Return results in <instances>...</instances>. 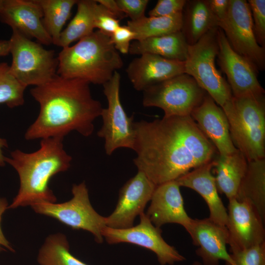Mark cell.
<instances>
[{
  "mask_svg": "<svg viewBox=\"0 0 265 265\" xmlns=\"http://www.w3.org/2000/svg\"><path fill=\"white\" fill-rule=\"evenodd\" d=\"M133 162L156 186L214 160L216 149L190 115L134 122Z\"/></svg>",
  "mask_w": 265,
  "mask_h": 265,
  "instance_id": "1",
  "label": "cell"
},
{
  "mask_svg": "<svg viewBox=\"0 0 265 265\" xmlns=\"http://www.w3.org/2000/svg\"><path fill=\"white\" fill-rule=\"evenodd\" d=\"M40 106L39 113L25 134L27 140L51 137L64 138L72 131L89 136L93 122L103 107L91 93L90 83L57 74L50 81L30 90Z\"/></svg>",
  "mask_w": 265,
  "mask_h": 265,
  "instance_id": "2",
  "label": "cell"
},
{
  "mask_svg": "<svg viewBox=\"0 0 265 265\" xmlns=\"http://www.w3.org/2000/svg\"><path fill=\"white\" fill-rule=\"evenodd\" d=\"M63 138L42 139L35 152L27 153L17 149L5 162L17 172L20 188L8 209L32 206L40 203H55L56 198L50 188L51 179L56 174L67 171L72 157L63 148Z\"/></svg>",
  "mask_w": 265,
  "mask_h": 265,
  "instance_id": "3",
  "label": "cell"
},
{
  "mask_svg": "<svg viewBox=\"0 0 265 265\" xmlns=\"http://www.w3.org/2000/svg\"><path fill=\"white\" fill-rule=\"evenodd\" d=\"M57 57V74L90 84L103 85L123 66L109 36L94 31L73 46L62 48Z\"/></svg>",
  "mask_w": 265,
  "mask_h": 265,
  "instance_id": "4",
  "label": "cell"
},
{
  "mask_svg": "<svg viewBox=\"0 0 265 265\" xmlns=\"http://www.w3.org/2000/svg\"><path fill=\"white\" fill-rule=\"evenodd\" d=\"M235 147L248 161L265 158V95L233 98L222 108Z\"/></svg>",
  "mask_w": 265,
  "mask_h": 265,
  "instance_id": "5",
  "label": "cell"
},
{
  "mask_svg": "<svg viewBox=\"0 0 265 265\" xmlns=\"http://www.w3.org/2000/svg\"><path fill=\"white\" fill-rule=\"evenodd\" d=\"M12 30L8 40L12 56L10 74L26 87L40 86L52 80L57 75L58 65L54 51Z\"/></svg>",
  "mask_w": 265,
  "mask_h": 265,
  "instance_id": "6",
  "label": "cell"
},
{
  "mask_svg": "<svg viewBox=\"0 0 265 265\" xmlns=\"http://www.w3.org/2000/svg\"><path fill=\"white\" fill-rule=\"evenodd\" d=\"M210 30L196 43L188 46L185 61V73L221 108L231 102L233 95L228 82L216 69L215 60L218 52L217 30Z\"/></svg>",
  "mask_w": 265,
  "mask_h": 265,
  "instance_id": "7",
  "label": "cell"
},
{
  "mask_svg": "<svg viewBox=\"0 0 265 265\" xmlns=\"http://www.w3.org/2000/svg\"><path fill=\"white\" fill-rule=\"evenodd\" d=\"M207 93L184 73L155 84L143 91L145 107H157L164 116H189Z\"/></svg>",
  "mask_w": 265,
  "mask_h": 265,
  "instance_id": "8",
  "label": "cell"
},
{
  "mask_svg": "<svg viewBox=\"0 0 265 265\" xmlns=\"http://www.w3.org/2000/svg\"><path fill=\"white\" fill-rule=\"evenodd\" d=\"M72 192L73 197L67 202L40 203L31 207L36 213L55 218L73 229L91 233L97 243H102V232L106 226V217L100 215L91 206L84 182L73 185Z\"/></svg>",
  "mask_w": 265,
  "mask_h": 265,
  "instance_id": "9",
  "label": "cell"
},
{
  "mask_svg": "<svg viewBox=\"0 0 265 265\" xmlns=\"http://www.w3.org/2000/svg\"><path fill=\"white\" fill-rule=\"evenodd\" d=\"M120 74L116 71L103 85L107 107L102 109L103 124L97 134L104 139L105 152L109 156L120 148L133 150L135 143L133 116L127 115L120 99Z\"/></svg>",
  "mask_w": 265,
  "mask_h": 265,
  "instance_id": "10",
  "label": "cell"
},
{
  "mask_svg": "<svg viewBox=\"0 0 265 265\" xmlns=\"http://www.w3.org/2000/svg\"><path fill=\"white\" fill-rule=\"evenodd\" d=\"M232 49L245 58L257 72L265 69V48L257 43L249 4L245 0H229L225 18L218 23Z\"/></svg>",
  "mask_w": 265,
  "mask_h": 265,
  "instance_id": "11",
  "label": "cell"
},
{
  "mask_svg": "<svg viewBox=\"0 0 265 265\" xmlns=\"http://www.w3.org/2000/svg\"><path fill=\"white\" fill-rule=\"evenodd\" d=\"M140 222L135 226L115 229L106 226L102 236L109 244L126 242L136 244L155 253L161 265H172L186 260L185 257L168 244L161 236V230L156 227L144 212L140 215Z\"/></svg>",
  "mask_w": 265,
  "mask_h": 265,
  "instance_id": "12",
  "label": "cell"
},
{
  "mask_svg": "<svg viewBox=\"0 0 265 265\" xmlns=\"http://www.w3.org/2000/svg\"><path fill=\"white\" fill-rule=\"evenodd\" d=\"M265 221L248 202L229 200L228 245L232 258L239 252L265 242Z\"/></svg>",
  "mask_w": 265,
  "mask_h": 265,
  "instance_id": "13",
  "label": "cell"
},
{
  "mask_svg": "<svg viewBox=\"0 0 265 265\" xmlns=\"http://www.w3.org/2000/svg\"><path fill=\"white\" fill-rule=\"evenodd\" d=\"M218 63L227 76L232 95L235 98L265 95L257 71L245 58L231 47L223 31L217 30Z\"/></svg>",
  "mask_w": 265,
  "mask_h": 265,
  "instance_id": "14",
  "label": "cell"
},
{
  "mask_svg": "<svg viewBox=\"0 0 265 265\" xmlns=\"http://www.w3.org/2000/svg\"><path fill=\"white\" fill-rule=\"evenodd\" d=\"M156 186L143 172L138 170L120 189L115 210L106 217V226L115 229L133 226L135 217L143 212Z\"/></svg>",
  "mask_w": 265,
  "mask_h": 265,
  "instance_id": "15",
  "label": "cell"
},
{
  "mask_svg": "<svg viewBox=\"0 0 265 265\" xmlns=\"http://www.w3.org/2000/svg\"><path fill=\"white\" fill-rule=\"evenodd\" d=\"M187 233L192 243L198 247L195 252L201 259L202 265H219L221 260L226 265H238L227 249L228 232L225 226L209 217L192 219Z\"/></svg>",
  "mask_w": 265,
  "mask_h": 265,
  "instance_id": "16",
  "label": "cell"
},
{
  "mask_svg": "<svg viewBox=\"0 0 265 265\" xmlns=\"http://www.w3.org/2000/svg\"><path fill=\"white\" fill-rule=\"evenodd\" d=\"M43 12L37 0H4L0 21L42 45L53 44L42 24Z\"/></svg>",
  "mask_w": 265,
  "mask_h": 265,
  "instance_id": "17",
  "label": "cell"
},
{
  "mask_svg": "<svg viewBox=\"0 0 265 265\" xmlns=\"http://www.w3.org/2000/svg\"><path fill=\"white\" fill-rule=\"evenodd\" d=\"M180 187L176 181L156 186L146 213L156 227L175 223L182 225L187 232L189 230L192 218L185 210Z\"/></svg>",
  "mask_w": 265,
  "mask_h": 265,
  "instance_id": "18",
  "label": "cell"
},
{
  "mask_svg": "<svg viewBox=\"0 0 265 265\" xmlns=\"http://www.w3.org/2000/svg\"><path fill=\"white\" fill-rule=\"evenodd\" d=\"M140 55L132 60L126 70L133 88L137 91H143L155 84L185 73V61L151 53Z\"/></svg>",
  "mask_w": 265,
  "mask_h": 265,
  "instance_id": "19",
  "label": "cell"
},
{
  "mask_svg": "<svg viewBox=\"0 0 265 265\" xmlns=\"http://www.w3.org/2000/svg\"><path fill=\"white\" fill-rule=\"evenodd\" d=\"M190 116L219 156L230 155L238 150L232 142L224 111L208 94Z\"/></svg>",
  "mask_w": 265,
  "mask_h": 265,
  "instance_id": "20",
  "label": "cell"
},
{
  "mask_svg": "<svg viewBox=\"0 0 265 265\" xmlns=\"http://www.w3.org/2000/svg\"><path fill=\"white\" fill-rule=\"evenodd\" d=\"M214 160L191 170L175 181L180 187L190 188L199 193L209 208V218L215 223L226 227L227 211L219 196L215 177L212 174Z\"/></svg>",
  "mask_w": 265,
  "mask_h": 265,
  "instance_id": "21",
  "label": "cell"
},
{
  "mask_svg": "<svg viewBox=\"0 0 265 265\" xmlns=\"http://www.w3.org/2000/svg\"><path fill=\"white\" fill-rule=\"evenodd\" d=\"M188 45L181 30L131 43L129 53L132 55L151 53L164 58L185 61Z\"/></svg>",
  "mask_w": 265,
  "mask_h": 265,
  "instance_id": "22",
  "label": "cell"
},
{
  "mask_svg": "<svg viewBox=\"0 0 265 265\" xmlns=\"http://www.w3.org/2000/svg\"><path fill=\"white\" fill-rule=\"evenodd\" d=\"M181 31L188 45L196 43L210 30L218 27V22L207 0H186L182 11Z\"/></svg>",
  "mask_w": 265,
  "mask_h": 265,
  "instance_id": "23",
  "label": "cell"
},
{
  "mask_svg": "<svg viewBox=\"0 0 265 265\" xmlns=\"http://www.w3.org/2000/svg\"><path fill=\"white\" fill-rule=\"evenodd\" d=\"M248 161L238 151L215 159L213 168L218 192L228 200L236 198L240 182L246 172Z\"/></svg>",
  "mask_w": 265,
  "mask_h": 265,
  "instance_id": "24",
  "label": "cell"
},
{
  "mask_svg": "<svg viewBox=\"0 0 265 265\" xmlns=\"http://www.w3.org/2000/svg\"><path fill=\"white\" fill-rule=\"evenodd\" d=\"M236 199L250 203L265 221V159L248 161Z\"/></svg>",
  "mask_w": 265,
  "mask_h": 265,
  "instance_id": "25",
  "label": "cell"
},
{
  "mask_svg": "<svg viewBox=\"0 0 265 265\" xmlns=\"http://www.w3.org/2000/svg\"><path fill=\"white\" fill-rule=\"evenodd\" d=\"M96 0H80L77 3V10L67 27L62 31L58 47L70 46L94 31L95 28L94 7Z\"/></svg>",
  "mask_w": 265,
  "mask_h": 265,
  "instance_id": "26",
  "label": "cell"
},
{
  "mask_svg": "<svg viewBox=\"0 0 265 265\" xmlns=\"http://www.w3.org/2000/svg\"><path fill=\"white\" fill-rule=\"evenodd\" d=\"M182 12L161 17H144L137 21L129 20L127 26L134 33V40L165 35L181 30Z\"/></svg>",
  "mask_w": 265,
  "mask_h": 265,
  "instance_id": "27",
  "label": "cell"
},
{
  "mask_svg": "<svg viewBox=\"0 0 265 265\" xmlns=\"http://www.w3.org/2000/svg\"><path fill=\"white\" fill-rule=\"evenodd\" d=\"M43 12L42 24L52 39L53 44L58 46L62 28L70 18L77 0H37Z\"/></svg>",
  "mask_w": 265,
  "mask_h": 265,
  "instance_id": "28",
  "label": "cell"
},
{
  "mask_svg": "<svg viewBox=\"0 0 265 265\" xmlns=\"http://www.w3.org/2000/svg\"><path fill=\"white\" fill-rule=\"evenodd\" d=\"M37 261L40 265H88L70 252L66 236L61 233L49 236L39 250Z\"/></svg>",
  "mask_w": 265,
  "mask_h": 265,
  "instance_id": "29",
  "label": "cell"
},
{
  "mask_svg": "<svg viewBox=\"0 0 265 265\" xmlns=\"http://www.w3.org/2000/svg\"><path fill=\"white\" fill-rule=\"evenodd\" d=\"M26 88L10 74L6 62L0 63V104L11 108L23 105Z\"/></svg>",
  "mask_w": 265,
  "mask_h": 265,
  "instance_id": "30",
  "label": "cell"
},
{
  "mask_svg": "<svg viewBox=\"0 0 265 265\" xmlns=\"http://www.w3.org/2000/svg\"><path fill=\"white\" fill-rule=\"evenodd\" d=\"M253 30L258 44L265 48V0H248Z\"/></svg>",
  "mask_w": 265,
  "mask_h": 265,
  "instance_id": "31",
  "label": "cell"
},
{
  "mask_svg": "<svg viewBox=\"0 0 265 265\" xmlns=\"http://www.w3.org/2000/svg\"><path fill=\"white\" fill-rule=\"evenodd\" d=\"M94 17L95 28L109 36L120 26V20L96 0L94 7Z\"/></svg>",
  "mask_w": 265,
  "mask_h": 265,
  "instance_id": "32",
  "label": "cell"
},
{
  "mask_svg": "<svg viewBox=\"0 0 265 265\" xmlns=\"http://www.w3.org/2000/svg\"><path fill=\"white\" fill-rule=\"evenodd\" d=\"M233 258L238 265H265V242L245 249Z\"/></svg>",
  "mask_w": 265,
  "mask_h": 265,
  "instance_id": "33",
  "label": "cell"
},
{
  "mask_svg": "<svg viewBox=\"0 0 265 265\" xmlns=\"http://www.w3.org/2000/svg\"><path fill=\"white\" fill-rule=\"evenodd\" d=\"M186 0H159L155 6L149 11V17L173 15L182 12Z\"/></svg>",
  "mask_w": 265,
  "mask_h": 265,
  "instance_id": "34",
  "label": "cell"
},
{
  "mask_svg": "<svg viewBox=\"0 0 265 265\" xmlns=\"http://www.w3.org/2000/svg\"><path fill=\"white\" fill-rule=\"evenodd\" d=\"M115 49L122 54L129 53L134 33L127 26H120L110 36Z\"/></svg>",
  "mask_w": 265,
  "mask_h": 265,
  "instance_id": "35",
  "label": "cell"
},
{
  "mask_svg": "<svg viewBox=\"0 0 265 265\" xmlns=\"http://www.w3.org/2000/svg\"><path fill=\"white\" fill-rule=\"evenodd\" d=\"M121 10L134 21L145 17V12L148 0H116Z\"/></svg>",
  "mask_w": 265,
  "mask_h": 265,
  "instance_id": "36",
  "label": "cell"
},
{
  "mask_svg": "<svg viewBox=\"0 0 265 265\" xmlns=\"http://www.w3.org/2000/svg\"><path fill=\"white\" fill-rule=\"evenodd\" d=\"M209 6L218 23L227 15L229 0H207Z\"/></svg>",
  "mask_w": 265,
  "mask_h": 265,
  "instance_id": "37",
  "label": "cell"
},
{
  "mask_svg": "<svg viewBox=\"0 0 265 265\" xmlns=\"http://www.w3.org/2000/svg\"><path fill=\"white\" fill-rule=\"evenodd\" d=\"M8 202L5 198L0 196V250H6L14 252V250L10 243L5 237L1 227V220L2 214L8 207Z\"/></svg>",
  "mask_w": 265,
  "mask_h": 265,
  "instance_id": "38",
  "label": "cell"
},
{
  "mask_svg": "<svg viewBox=\"0 0 265 265\" xmlns=\"http://www.w3.org/2000/svg\"><path fill=\"white\" fill-rule=\"evenodd\" d=\"M96 1L106 7L119 20L127 17L121 10L116 0H96Z\"/></svg>",
  "mask_w": 265,
  "mask_h": 265,
  "instance_id": "39",
  "label": "cell"
},
{
  "mask_svg": "<svg viewBox=\"0 0 265 265\" xmlns=\"http://www.w3.org/2000/svg\"><path fill=\"white\" fill-rule=\"evenodd\" d=\"M9 54V40H0V57Z\"/></svg>",
  "mask_w": 265,
  "mask_h": 265,
  "instance_id": "40",
  "label": "cell"
},
{
  "mask_svg": "<svg viewBox=\"0 0 265 265\" xmlns=\"http://www.w3.org/2000/svg\"><path fill=\"white\" fill-rule=\"evenodd\" d=\"M8 147V143L5 139L0 138V166H4L5 164V157L3 154L2 149Z\"/></svg>",
  "mask_w": 265,
  "mask_h": 265,
  "instance_id": "41",
  "label": "cell"
},
{
  "mask_svg": "<svg viewBox=\"0 0 265 265\" xmlns=\"http://www.w3.org/2000/svg\"><path fill=\"white\" fill-rule=\"evenodd\" d=\"M191 265H202L201 262L199 261H194Z\"/></svg>",
  "mask_w": 265,
  "mask_h": 265,
  "instance_id": "42",
  "label": "cell"
},
{
  "mask_svg": "<svg viewBox=\"0 0 265 265\" xmlns=\"http://www.w3.org/2000/svg\"><path fill=\"white\" fill-rule=\"evenodd\" d=\"M4 0H0V11L2 8Z\"/></svg>",
  "mask_w": 265,
  "mask_h": 265,
  "instance_id": "43",
  "label": "cell"
}]
</instances>
